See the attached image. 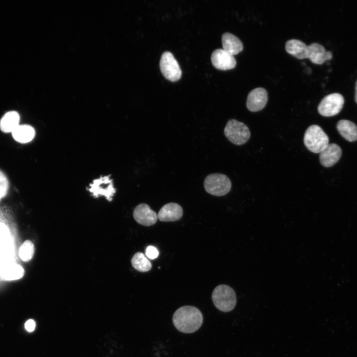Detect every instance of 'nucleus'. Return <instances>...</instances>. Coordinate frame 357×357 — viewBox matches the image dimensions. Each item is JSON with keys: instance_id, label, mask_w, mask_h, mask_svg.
<instances>
[{"instance_id": "obj_21", "label": "nucleus", "mask_w": 357, "mask_h": 357, "mask_svg": "<svg viewBox=\"0 0 357 357\" xmlns=\"http://www.w3.org/2000/svg\"><path fill=\"white\" fill-rule=\"evenodd\" d=\"M131 263L135 269L141 272L149 271L152 268L151 262L143 253L140 252H136L133 255Z\"/></svg>"}, {"instance_id": "obj_22", "label": "nucleus", "mask_w": 357, "mask_h": 357, "mask_svg": "<svg viewBox=\"0 0 357 357\" xmlns=\"http://www.w3.org/2000/svg\"><path fill=\"white\" fill-rule=\"evenodd\" d=\"M34 252L35 247L33 243L31 240L27 239L20 245L18 254L21 261L27 262L32 259Z\"/></svg>"}, {"instance_id": "obj_11", "label": "nucleus", "mask_w": 357, "mask_h": 357, "mask_svg": "<svg viewBox=\"0 0 357 357\" xmlns=\"http://www.w3.org/2000/svg\"><path fill=\"white\" fill-rule=\"evenodd\" d=\"M211 60L213 66L220 70L231 69L236 65V60L234 56L223 49L215 50L211 55Z\"/></svg>"}, {"instance_id": "obj_20", "label": "nucleus", "mask_w": 357, "mask_h": 357, "mask_svg": "<svg viewBox=\"0 0 357 357\" xmlns=\"http://www.w3.org/2000/svg\"><path fill=\"white\" fill-rule=\"evenodd\" d=\"M20 116L14 111L6 113L0 120V129L4 133L12 132L19 125Z\"/></svg>"}, {"instance_id": "obj_13", "label": "nucleus", "mask_w": 357, "mask_h": 357, "mask_svg": "<svg viewBox=\"0 0 357 357\" xmlns=\"http://www.w3.org/2000/svg\"><path fill=\"white\" fill-rule=\"evenodd\" d=\"M182 215V207L178 203L171 202L162 206L157 216L161 221L171 222L179 220Z\"/></svg>"}, {"instance_id": "obj_2", "label": "nucleus", "mask_w": 357, "mask_h": 357, "mask_svg": "<svg viewBox=\"0 0 357 357\" xmlns=\"http://www.w3.org/2000/svg\"><path fill=\"white\" fill-rule=\"evenodd\" d=\"M303 142L305 146L314 153H321L329 144V137L321 127L311 125L306 130Z\"/></svg>"}, {"instance_id": "obj_23", "label": "nucleus", "mask_w": 357, "mask_h": 357, "mask_svg": "<svg viewBox=\"0 0 357 357\" xmlns=\"http://www.w3.org/2000/svg\"><path fill=\"white\" fill-rule=\"evenodd\" d=\"M145 254L148 258L154 259L158 256L159 251L155 246L149 245L146 249Z\"/></svg>"}, {"instance_id": "obj_3", "label": "nucleus", "mask_w": 357, "mask_h": 357, "mask_svg": "<svg viewBox=\"0 0 357 357\" xmlns=\"http://www.w3.org/2000/svg\"><path fill=\"white\" fill-rule=\"evenodd\" d=\"M212 299L215 307L225 312L232 310L237 302L234 290L226 285H220L214 289L212 294Z\"/></svg>"}, {"instance_id": "obj_12", "label": "nucleus", "mask_w": 357, "mask_h": 357, "mask_svg": "<svg viewBox=\"0 0 357 357\" xmlns=\"http://www.w3.org/2000/svg\"><path fill=\"white\" fill-rule=\"evenodd\" d=\"M342 155V149L335 143L329 144L319 155L320 164L324 167H330L339 160Z\"/></svg>"}, {"instance_id": "obj_17", "label": "nucleus", "mask_w": 357, "mask_h": 357, "mask_svg": "<svg viewBox=\"0 0 357 357\" xmlns=\"http://www.w3.org/2000/svg\"><path fill=\"white\" fill-rule=\"evenodd\" d=\"M286 51L298 59L307 58L308 46L300 40L291 39L285 45Z\"/></svg>"}, {"instance_id": "obj_14", "label": "nucleus", "mask_w": 357, "mask_h": 357, "mask_svg": "<svg viewBox=\"0 0 357 357\" xmlns=\"http://www.w3.org/2000/svg\"><path fill=\"white\" fill-rule=\"evenodd\" d=\"M330 51H326L324 47L318 43H312L308 46L307 59L314 64H322L326 60L332 58Z\"/></svg>"}, {"instance_id": "obj_8", "label": "nucleus", "mask_w": 357, "mask_h": 357, "mask_svg": "<svg viewBox=\"0 0 357 357\" xmlns=\"http://www.w3.org/2000/svg\"><path fill=\"white\" fill-rule=\"evenodd\" d=\"M89 191L94 197L104 195L109 201L112 200L116 191L112 179L108 176L95 179L90 185Z\"/></svg>"}, {"instance_id": "obj_24", "label": "nucleus", "mask_w": 357, "mask_h": 357, "mask_svg": "<svg viewBox=\"0 0 357 357\" xmlns=\"http://www.w3.org/2000/svg\"><path fill=\"white\" fill-rule=\"evenodd\" d=\"M8 181L4 174L0 171V187L7 194L8 190Z\"/></svg>"}, {"instance_id": "obj_26", "label": "nucleus", "mask_w": 357, "mask_h": 357, "mask_svg": "<svg viewBox=\"0 0 357 357\" xmlns=\"http://www.w3.org/2000/svg\"><path fill=\"white\" fill-rule=\"evenodd\" d=\"M7 194L3 191V190L0 187V201L1 198L5 197Z\"/></svg>"}, {"instance_id": "obj_7", "label": "nucleus", "mask_w": 357, "mask_h": 357, "mask_svg": "<svg viewBox=\"0 0 357 357\" xmlns=\"http://www.w3.org/2000/svg\"><path fill=\"white\" fill-rule=\"evenodd\" d=\"M344 103L343 96L332 93L325 96L318 106V113L322 116L332 117L337 115L342 109Z\"/></svg>"}, {"instance_id": "obj_6", "label": "nucleus", "mask_w": 357, "mask_h": 357, "mask_svg": "<svg viewBox=\"0 0 357 357\" xmlns=\"http://www.w3.org/2000/svg\"><path fill=\"white\" fill-rule=\"evenodd\" d=\"M160 67L164 76L171 81H177L181 77L182 72L178 63L170 52H165L162 55Z\"/></svg>"}, {"instance_id": "obj_1", "label": "nucleus", "mask_w": 357, "mask_h": 357, "mask_svg": "<svg viewBox=\"0 0 357 357\" xmlns=\"http://www.w3.org/2000/svg\"><path fill=\"white\" fill-rule=\"evenodd\" d=\"M203 315L197 307L185 305L174 313L173 322L176 328L183 333H192L198 330L203 323Z\"/></svg>"}, {"instance_id": "obj_18", "label": "nucleus", "mask_w": 357, "mask_h": 357, "mask_svg": "<svg viewBox=\"0 0 357 357\" xmlns=\"http://www.w3.org/2000/svg\"><path fill=\"white\" fill-rule=\"evenodd\" d=\"M337 129L346 140L350 142L357 140V125L354 122L346 119L340 120L337 122Z\"/></svg>"}, {"instance_id": "obj_19", "label": "nucleus", "mask_w": 357, "mask_h": 357, "mask_svg": "<svg viewBox=\"0 0 357 357\" xmlns=\"http://www.w3.org/2000/svg\"><path fill=\"white\" fill-rule=\"evenodd\" d=\"M13 139L20 143H27L34 138L35 129L29 124H19L12 132Z\"/></svg>"}, {"instance_id": "obj_5", "label": "nucleus", "mask_w": 357, "mask_h": 357, "mask_svg": "<svg viewBox=\"0 0 357 357\" xmlns=\"http://www.w3.org/2000/svg\"><path fill=\"white\" fill-rule=\"evenodd\" d=\"M224 131L225 135L230 142L238 145L246 143L250 136L248 127L243 122L235 119L228 121Z\"/></svg>"}, {"instance_id": "obj_9", "label": "nucleus", "mask_w": 357, "mask_h": 357, "mask_svg": "<svg viewBox=\"0 0 357 357\" xmlns=\"http://www.w3.org/2000/svg\"><path fill=\"white\" fill-rule=\"evenodd\" d=\"M133 216L138 224L145 226L153 225L158 219L156 213L145 203L138 205L133 211Z\"/></svg>"}, {"instance_id": "obj_4", "label": "nucleus", "mask_w": 357, "mask_h": 357, "mask_svg": "<svg viewBox=\"0 0 357 357\" xmlns=\"http://www.w3.org/2000/svg\"><path fill=\"white\" fill-rule=\"evenodd\" d=\"M204 187L207 192L217 196L227 194L231 190L232 183L225 175L219 173L208 175L204 180Z\"/></svg>"}, {"instance_id": "obj_15", "label": "nucleus", "mask_w": 357, "mask_h": 357, "mask_svg": "<svg viewBox=\"0 0 357 357\" xmlns=\"http://www.w3.org/2000/svg\"><path fill=\"white\" fill-rule=\"evenodd\" d=\"M223 49L230 54L234 56L243 50V45L240 40L235 35L228 32L222 36Z\"/></svg>"}, {"instance_id": "obj_16", "label": "nucleus", "mask_w": 357, "mask_h": 357, "mask_svg": "<svg viewBox=\"0 0 357 357\" xmlns=\"http://www.w3.org/2000/svg\"><path fill=\"white\" fill-rule=\"evenodd\" d=\"M25 274L24 268L18 263H12L4 266L0 270V277L8 281L19 280Z\"/></svg>"}, {"instance_id": "obj_25", "label": "nucleus", "mask_w": 357, "mask_h": 357, "mask_svg": "<svg viewBox=\"0 0 357 357\" xmlns=\"http://www.w3.org/2000/svg\"><path fill=\"white\" fill-rule=\"evenodd\" d=\"M35 326V322L32 319H29L25 323V328L29 332H32L34 330Z\"/></svg>"}, {"instance_id": "obj_27", "label": "nucleus", "mask_w": 357, "mask_h": 357, "mask_svg": "<svg viewBox=\"0 0 357 357\" xmlns=\"http://www.w3.org/2000/svg\"><path fill=\"white\" fill-rule=\"evenodd\" d=\"M355 101L357 103V80L356 83V88H355Z\"/></svg>"}, {"instance_id": "obj_10", "label": "nucleus", "mask_w": 357, "mask_h": 357, "mask_svg": "<svg viewBox=\"0 0 357 357\" xmlns=\"http://www.w3.org/2000/svg\"><path fill=\"white\" fill-rule=\"evenodd\" d=\"M268 100L266 90L261 87L251 90L248 94L246 100V107L251 112H257L263 109Z\"/></svg>"}]
</instances>
